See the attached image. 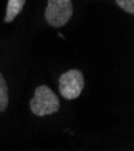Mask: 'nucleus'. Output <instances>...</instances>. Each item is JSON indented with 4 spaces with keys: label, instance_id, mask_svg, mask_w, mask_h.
Listing matches in <instances>:
<instances>
[{
    "label": "nucleus",
    "instance_id": "obj_3",
    "mask_svg": "<svg viewBox=\"0 0 134 151\" xmlns=\"http://www.w3.org/2000/svg\"><path fill=\"white\" fill-rule=\"evenodd\" d=\"M58 83L60 96L68 100H72L80 97L85 87V78L82 71L77 69H70L60 75Z\"/></svg>",
    "mask_w": 134,
    "mask_h": 151
},
{
    "label": "nucleus",
    "instance_id": "obj_6",
    "mask_svg": "<svg viewBox=\"0 0 134 151\" xmlns=\"http://www.w3.org/2000/svg\"><path fill=\"white\" fill-rule=\"evenodd\" d=\"M116 4L127 14H134V0H116Z\"/></svg>",
    "mask_w": 134,
    "mask_h": 151
},
{
    "label": "nucleus",
    "instance_id": "obj_2",
    "mask_svg": "<svg viewBox=\"0 0 134 151\" xmlns=\"http://www.w3.org/2000/svg\"><path fill=\"white\" fill-rule=\"evenodd\" d=\"M74 9L71 0H48L45 10L46 22L53 28L63 27L70 21Z\"/></svg>",
    "mask_w": 134,
    "mask_h": 151
},
{
    "label": "nucleus",
    "instance_id": "obj_1",
    "mask_svg": "<svg viewBox=\"0 0 134 151\" xmlns=\"http://www.w3.org/2000/svg\"><path fill=\"white\" fill-rule=\"evenodd\" d=\"M29 106L35 116H47L59 111L60 102L58 96L46 85H40L35 88L34 97L30 99Z\"/></svg>",
    "mask_w": 134,
    "mask_h": 151
},
{
    "label": "nucleus",
    "instance_id": "obj_5",
    "mask_svg": "<svg viewBox=\"0 0 134 151\" xmlns=\"http://www.w3.org/2000/svg\"><path fill=\"white\" fill-rule=\"evenodd\" d=\"M9 105V87L4 75L0 71V112H4Z\"/></svg>",
    "mask_w": 134,
    "mask_h": 151
},
{
    "label": "nucleus",
    "instance_id": "obj_4",
    "mask_svg": "<svg viewBox=\"0 0 134 151\" xmlns=\"http://www.w3.org/2000/svg\"><path fill=\"white\" fill-rule=\"evenodd\" d=\"M27 0H9L7 1V6H6V15L4 21L6 23H11L19 14L24 7Z\"/></svg>",
    "mask_w": 134,
    "mask_h": 151
}]
</instances>
